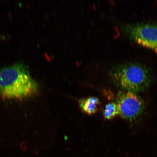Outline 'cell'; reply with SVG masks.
I'll list each match as a JSON object with an SVG mask.
<instances>
[{
    "label": "cell",
    "instance_id": "1",
    "mask_svg": "<svg viewBox=\"0 0 157 157\" xmlns=\"http://www.w3.org/2000/svg\"><path fill=\"white\" fill-rule=\"evenodd\" d=\"M38 84L26 66L21 63L0 69V98L23 100L38 93Z\"/></svg>",
    "mask_w": 157,
    "mask_h": 157
},
{
    "label": "cell",
    "instance_id": "2",
    "mask_svg": "<svg viewBox=\"0 0 157 157\" xmlns=\"http://www.w3.org/2000/svg\"><path fill=\"white\" fill-rule=\"evenodd\" d=\"M113 81L126 91L136 93L148 88L151 82L150 70L136 62L125 63L116 66L111 71Z\"/></svg>",
    "mask_w": 157,
    "mask_h": 157
},
{
    "label": "cell",
    "instance_id": "3",
    "mask_svg": "<svg viewBox=\"0 0 157 157\" xmlns=\"http://www.w3.org/2000/svg\"><path fill=\"white\" fill-rule=\"evenodd\" d=\"M123 29L131 40L157 52V23H130Z\"/></svg>",
    "mask_w": 157,
    "mask_h": 157
},
{
    "label": "cell",
    "instance_id": "4",
    "mask_svg": "<svg viewBox=\"0 0 157 157\" xmlns=\"http://www.w3.org/2000/svg\"><path fill=\"white\" fill-rule=\"evenodd\" d=\"M119 115L127 121L135 120L142 114L144 109L143 100L136 94L120 91L116 98Z\"/></svg>",
    "mask_w": 157,
    "mask_h": 157
},
{
    "label": "cell",
    "instance_id": "5",
    "mask_svg": "<svg viewBox=\"0 0 157 157\" xmlns=\"http://www.w3.org/2000/svg\"><path fill=\"white\" fill-rule=\"evenodd\" d=\"M79 105L82 110L85 113L91 115L99 110L101 103L96 97H89L79 100Z\"/></svg>",
    "mask_w": 157,
    "mask_h": 157
},
{
    "label": "cell",
    "instance_id": "6",
    "mask_svg": "<svg viewBox=\"0 0 157 157\" xmlns=\"http://www.w3.org/2000/svg\"><path fill=\"white\" fill-rule=\"evenodd\" d=\"M118 115H119V113L116 103H109L105 106L103 115L106 119H113Z\"/></svg>",
    "mask_w": 157,
    "mask_h": 157
}]
</instances>
